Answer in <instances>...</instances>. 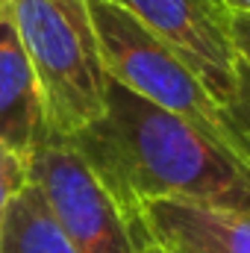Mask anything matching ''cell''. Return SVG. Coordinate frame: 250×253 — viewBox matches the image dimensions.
<instances>
[{"label":"cell","instance_id":"obj_1","mask_svg":"<svg viewBox=\"0 0 250 253\" xmlns=\"http://www.w3.org/2000/svg\"><path fill=\"white\" fill-rule=\"evenodd\" d=\"M68 141L129 218L162 197L250 215V165L112 77L103 115Z\"/></svg>","mask_w":250,"mask_h":253},{"label":"cell","instance_id":"obj_2","mask_svg":"<svg viewBox=\"0 0 250 253\" xmlns=\"http://www.w3.org/2000/svg\"><path fill=\"white\" fill-rule=\"evenodd\" d=\"M6 12L36 74L47 132L71 138L106 109V65L88 0H9Z\"/></svg>","mask_w":250,"mask_h":253},{"label":"cell","instance_id":"obj_3","mask_svg":"<svg viewBox=\"0 0 250 253\" xmlns=\"http://www.w3.org/2000/svg\"><path fill=\"white\" fill-rule=\"evenodd\" d=\"M88 12L97 30L106 74L112 80L203 129L209 138L224 144L248 165L230 129L224 106L162 42H156L126 9L112 0H88Z\"/></svg>","mask_w":250,"mask_h":253},{"label":"cell","instance_id":"obj_4","mask_svg":"<svg viewBox=\"0 0 250 253\" xmlns=\"http://www.w3.org/2000/svg\"><path fill=\"white\" fill-rule=\"evenodd\" d=\"M30 183L77 253H138L132 221L68 138H44L30 153Z\"/></svg>","mask_w":250,"mask_h":253},{"label":"cell","instance_id":"obj_5","mask_svg":"<svg viewBox=\"0 0 250 253\" xmlns=\"http://www.w3.org/2000/svg\"><path fill=\"white\" fill-rule=\"evenodd\" d=\"M162 42L206 91L227 106L239 83L233 9L224 0H112Z\"/></svg>","mask_w":250,"mask_h":253},{"label":"cell","instance_id":"obj_6","mask_svg":"<svg viewBox=\"0 0 250 253\" xmlns=\"http://www.w3.org/2000/svg\"><path fill=\"white\" fill-rule=\"evenodd\" d=\"M129 221L135 242L159 253H250V215L162 197L141 203Z\"/></svg>","mask_w":250,"mask_h":253},{"label":"cell","instance_id":"obj_7","mask_svg":"<svg viewBox=\"0 0 250 253\" xmlns=\"http://www.w3.org/2000/svg\"><path fill=\"white\" fill-rule=\"evenodd\" d=\"M50 138L36 74L24 56L9 12L0 15V147L30 156Z\"/></svg>","mask_w":250,"mask_h":253},{"label":"cell","instance_id":"obj_8","mask_svg":"<svg viewBox=\"0 0 250 253\" xmlns=\"http://www.w3.org/2000/svg\"><path fill=\"white\" fill-rule=\"evenodd\" d=\"M0 253H77L33 183L9 206L0 230Z\"/></svg>","mask_w":250,"mask_h":253},{"label":"cell","instance_id":"obj_9","mask_svg":"<svg viewBox=\"0 0 250 253\" xmlns=\"http://www.w3.org/2000/svg\"><path fill=\"white\" fill-rule=\"evenodd\" d=\"M227 112V121H230V129L242 147V156L248 159L250 165V68L245 62L239 65V83H236V94L233 100L224 106Z\"/></svg>","mask_w":250,"mask_h":253},{"label":"cell","instance_id":"obj_10","mask_svg":"<svg viewBox=\"0 0 250 253\" xmlns=\"http://www.w3.org/2000/svg\"><path fill=\"white\" fill-rule=\"evenodd\" d=\"M27 183H30V156L0 147V230H3L12 200L21 194Z\"/></svg>","mask_w":250,"mask_h":253},{"label":"cell","instance_id":"obj_11","mask_svg":"<svg viewBox=\"0 0 250 253\" xmlns=\"http://www.w3.org/2000/svg\"><path fill=\"white\" fill-rule=\"evenodd\" d=\"M233 42H236L239 59L250 68V15L248 12H233Z\"/></svg>","mask_w":250,"mask_h":253},{"label":"cell","instance_id":"obj_12","mask_svg":"<svg viewBox=\"0 0 250 253\" xmlns=\"http://www.w3.org/2000/svg\"><path fill=\"white\" fill-rule=\"evenodd\" d=\"M233 12H248L250 15V0H224Z\"/></svg>","mask_w":250,"mask_h":253},{"label":"cell","instance_id":"obj_13","mask_svg":"<svg viewBox=\"0 0 250 253\" xmlns=\"http://www.w3.org/2000/svg\"><path fill=\"white\" fill-rule=\"evenodd\" d=\"M138 253H153L150 248H144V245H138Z\"/></svg>","mask_w":250,"mask_h":253},{"label":"cell","instance_id":"obj_14","mask_svg":"<svg viewBox=\"0 0 250 253\" xmlns=\"http://www.w3.org/2000/svg\"><path fill=\"white\" fill-rule=\"evenodd\" d=\"M6 3H9V0H0V15L6 12Z\"/></svg>","mask_w":250,"mask_h":253},{"label":"cell","instance_id":"obj_15","mask_svg":"<svg viewBox=\"0 0 250 253\" xmlns=\"http://www.w3.org/2000/svg\"><path fill=\"white\" fill-rule=\"evenodd\" d=\"M144 248H147V245H144ZM150 251H153V248H150ZM153 253H159V251H153Z\"/></svg>","mask_w":250,"mask_h":253}]
</instances>
